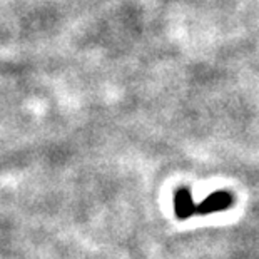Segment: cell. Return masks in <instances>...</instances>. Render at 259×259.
Segmentation results:
<instances>
[{
    "instance_id": "6da1fadb",
    "label": "cell",
    "mask_w": 259,
    "mask_h": 259,
    "mask_svg": "<svg viewBox=\"0 0 259 259\" xmlns=\"http://www.w3.org/2000/svg\"><path fill=\"white\" fill-rule=\"evenodd\" d=\"M233 204V197L229 192H214L204 199L201 204H196L194 214H209V212H216V211H224Z\"/></svg>"
},
{
    "instance_id": "7a4b0ae2",
    "label": "cell",
    "mask_w": 259,
    "mask_h": 259,
    "mask_svg": "<svg viewBox=\"0 0 259 259\" xmlns=\"http://www.w3.org/2000/svg\"><path fill=\"white\" fill-rule=\"evenodd\" d=\"M174 207H176V216L179 219H187L194 216V207L196 204L192 201L191 192L187 189H179L176 192L174 197Z\"/></svg>"
}]
</instances>
